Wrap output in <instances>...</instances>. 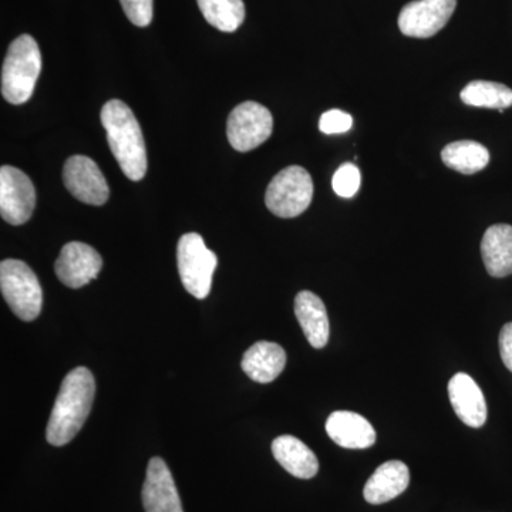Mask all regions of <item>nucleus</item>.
Segmentation results:
<instances>
[{
  "label": "nucleus",
  "mask_w": 512,
  "mask_h": 512,
  "mask_svg": "<svg viewBox=\"0 0 512 512\" xmlns=\"http://www.w3.org/2000/svg\"><path fill=\"white\" fill-rule=\"evenodd\" d=\"M178 272L185 291L197 299H205L211 292L212 276L218 258L207 248L200 234L190 232L180 238L177 248Z\"/></svg>",
  "instance_id": "nucleus-6"
},
{
  "label": "nucleus",
  "mask_w": 512,
  "mask_h": 512,
  "mask_svg": "<svg viewBox=\"0 0 512 512\" xmlns=\"http://www.w3.org/2000/svg\"><path fill=\"white\" fill-rule=\"evenodd\" d=\"M63 181L70 194L84 204L100 207L109 200V184L92 158L70 157L64 164Z\"/></svg>",
  "instance_id": "nucleus-10"
},
{
  "label": "nucleus",
  "mask_w": 512,
  "mask_h": 512,
  "mask_svg": "<svg viewBox=\"0 0 512 512\" xmlns=\"http://www.w3.org/2000/svg\"><path fill=\"white\" fill-rule=\"evenodd\" d=\"M101 266L103 259L96 249L83 242H69L60 251L55 271L63 285L79 289L99 276Z\"/></svg>",
  "instance_id": "nucleus-11"
},
{
  "label": "nucleus",
  "mask_w": 512,
  "mask_h": 512,
  "mask_svg": "<svg viewBox=\"0 0 512 512\" xmlns=\"http://www.w3.org/2000/svg\"><path fill=\"white\" fill-rule=\"evenodd\" d=\"M360 184H362V174H360V170L355 164H342L335 175H333L332 187L339 197H355L356 192L359 191Z\"/></svg>",
  "instance_id": "nucleus-23"
},
{
  "label": "nucleus",
  "mask_w": 512,
  "mask_h": 512,
  "mask_svg": "<svg viewBox=\"0 0 512 512\" xmlns=\"http://www.w3.org/2000/svg\"><path fill=\"white\" fill-rule=\"evenodd\" d=\"M448 396L458 419L473 429L487 421V403L478 384L466 373H457L448 382Z\"/></svg>",
  "instance_id": "nucleus-13"
},
{
  "label": "nucleus",
  "mask_w": 512,
  "mask_h": 512,
  "mask_svg": "<svg viewBox=\"0 0 512 512\" xmlns=\"http://www.w3.org/2000/svg\"><path fill=\"white\" fill-rule=\"evenodd\" d=\"M461 100L467 106L485 107L503 113L512 106V90L501 83L476 80L468 83L460 94Z\"/></svg>",
  "instance_id": "nucleus-21"
},
{
  "label": "nucleus",
  "mask_w": 512,
  "mask_h": 512,
  "mask_svg": "<svg viewBox=\"0 0 512 512\" xmlns=\"http://www.w3.org/2000/svg\"><path fill=\"white\" fill-rule=\"evenodd\" d=\"M353 126V119L350 114L342 110H329L322 114L319 120V130L323 134H343L348 133Z\"/></svg>",
  "instance_id": "nucleus-25"
},
{
  "label": "nucleus",
  "mask_w": 512,
  "mask_h": 512,
  "mask_svg": "<svg viewBox=\"0 0 512 512\" xmlns=\"http://www.w3.org/2000/svg\"><path fill=\"white\" fill-rule=\"evenodd\" d=\"M272 130L274 119L271 111L255 101L239 104L227 121L229 144L239 153H247L264 144L271 137Z\"/></svg>",
  "instance_id": "nucleus-7"
},
{
  "label": "nucleus",
  "mask_w": 512,
  "mask_h": 512,
  "mask_svg": "<svg viewBox=\"0 0 512 512\" xmlns=\"http://www.w3.org/2000/svg\"><path fill=\"white\" fill-rule=\"evenodd\" d=\"M481 255L485 269L494 278L512 275V227L493 225L485 231L481 241Z\"/></svg>",
  "instance_id": "nucleus-18"
},
{
  "label": "nucleus",
  "mask_w": 512,
  "mask_h": 512,
  "mask_svg": "<svg viewBox=\"0 0 512 512\" xmlns=\"http://www.w3.org/2000/svg\"><path fill=\"white\" fill-rule=\"evenodd\" d=\"M96 382L86 367H77L64 377L47 424L46 437L52 446H66L77 436L92 410Z\"/></svg>",
  "instance_id": "nucleus-1"
},
{
  "label": "nucleus",
  "mask_w": 512,
  "mask_h": 512,
  "mask_svg": "<svg viewBox=\"0 0 512 512\" xmlns=\"http://www.w3.org/2000/svg\"><path fill=\"white\" fill-rule=\"evenodd\" d=\"M272 454L293 477L309 480L318 474L319 461L315 453L293 436H281L272 443Z\"/></svg>",
  "instance_id": "nucleus-19"
},
{
  "label": "nucleus",
  "mask_w": 512,
  "mask_h": 512,
  "mask_svg": "<svg viewBox=\"0 0 512 512\" xmlns=\"http://www.w3.org/2000/svg\"><path fill=\"white\" fill-rule=\"evenodd\" d=\"M0 289L3 298L19 319L32 322L42 312V286L35 272L25 262L19 259L2 261Z\"/></svg>",
  "instance_id": "nucleus-4"
},
{
  "label": "nucleus",
  "mask_w": 512,
  "mask_h": 512,
  "mask_svg": "<svg viewBox=\"0 0 512 512\" xmlns=\"http://www.w3.org/2000/svg\"><path fill=\"white\" fill-rule=\"evenodd\" d=\"M313 198L311 174L299 165L286 167L266 188L265 204L279 218H295L308 210Z\"/></svg>",
  "instance_id": "nucleus-5"
},
{
  "label": "nucleus",
  "mask_w": 512,
  "mask_h": 512,
  "mask_svg": "<svg viewBox=\"0 0 512 512\" xmlns=\"http://www.w3.org/2000/svg\"><path fill=\"white\" fill-rule=\"evenodd\" d=\"M42 72V55L32 36L22 35L10 43L2 67V96L10 104H23L35 92Z\"/></svg>",
  "instance_id": "nucleus-3"
},
{
  "label": "nucleus",
  "mask_w": 512,
  "mask_h": 512,
  "mask_svg": "<svg viewBox=\"0 0 512 512\" xmlns=\"http://www.w3.org/2000/svg\"><path fill=\"white\" fill-rule=\"evenodd\" d=\"M457 0H414L399 15V28L404 36L427 39L437 35L456 10Z\"/></svg>",
  "instance_id": "nucleus-9"
},
{
  "label": "nucleus",
  "mask_w": 512,
  "mask_h": 512,
  "mask_svg": "<svg viewBox=\"0 0 512 512\" xmlns=\"http://www.w3.org/2000/svg\"><path fill=\"white\" fill-rule=\"evenodd\" d=\"M141 497L146 512H184L173 474L160 457L148 463Z\"/></svg>",
  "instance_id": "nucleus-12"
},
{
  "label": "nucleus",
  "mask_w": 512,
  "mask_h": 512,
  "mask_svg": "<svg viewBox=\"0 0 512 512\" xmlns=\"http://www.w3.org/2000/svg\"><path fill=\"white\" fill-rule=\"evenodd\" d=\"M443 163L457 173L471 175L484 170L490 163V153L477 141H456L448 144L441 153Z\"/></svg>",
  "instance_id": "nucleus-20"
},
{
  "label": "nucleus",
  "mask_w": 512,
  "mask_h": 512,
  "mask_svg": "<svg viewBox=\"0 0 512 512\" xmlns=\"http://www.w3.org/2000/svg\"><path fill=\"white\" fill-rule=\"evenodd\" d=\"M500 353L505 367L512 373V322L507 323L501 329Z\"/></svg>",
  "instance_id": "nucleus-26"
},
{
  "label": "nucleus",
  "mask_w": 512,
  "mask_h": 512,
  "mask_svg": "<svg viewBox=\"0 0 512 512\" xmlns=\"http://www.w3.org/2000/svg\"><path fill=\"white\" fill-rule=\"evenodd\" d=\"M295 315L311 346L325 348L329 340V319L322 299L313 292H299L295 298Z\"/></svg>",
  "instance_id": "nucleus-16"
},
{
  "label": "nucleus",
  "mask_w": 512,
  "mask_h": 512,
  "mask_svg": "<svg viewBox=\"0 0 512 512\" xmlns=\"http://www.w3.org/2000/svg\"><path fill=\"white\" fill-rule=\"evenodd\" d=\"M205 20L221 32L232 33L244 23V0H197Z\"/></svg>",
  "instance_id": "nucleus-22"
},
{
  "label": "nucleus",
  "mask_w": 512,
  "mask_h": 512,
  "mask_svg": "<svg viewBox=\"0 0 512 512\" xmlns=\"http://www.w3.org/2000/svg\"><path fill=\"white\" fill-rule=\"evenodd\" d=\"M286 353L282 346L272 342H256L245 352L242 370L256 383H271L284 372Z\"/></svg>",
  "instance_id": "nucleus-17"
},
{
  "label": "nucleus",
  "mask_w": 512,
  "mask_h": 512,
  "mask_svg": "<svg viewBox=\"0 0 512 512\" xmlns=\"http://www.w3.org/2000/svg\"><path fill=\"white\" fill-rule=\"evenodd\" d=\"M410 483L409 467L402 461L392 460L377 467L367 480L363 497L369 504L389 503L407 490Z\"/></svg>",
  "instance_id": "nucleus-15"
},
{
  "label": "nucleus",
  "mask_w": 512,
  "mask_h": 512,
  "mask_svg": "<svg viewBox=\"0 0 512 512\" xmlns=\"http://www.w3.org/2000/svg\"><path fill=\"white\" fill-rule=\"evenodd\" d=\"M100 120L124 175L131 181L143 180L147 173L146 143L133 111L121 100H110L101 109Z\"/></svg>",
  "instance_id": "nucleus-2"
},
{
  "label": "nucleus",
  "mask_w": 512,
  "mask_h": 512,
  "mask_svg": "<svg viewBox=\"0 0 512 512\" xmlns=\"http://www.w3.org/2000/svg\"><path fill=\"white\" fill-rule=\"evenodd\" d=\"M127 19L138 28H146L153 20L154 0H120Z\"/></svg>",
  "instance_id": "nucleus-24"
},
{
  "label": "nucleus",
  "mask_w": 512,
  "mask_h": 512,
  "mask_svg": "<svg viewBox=\"0 0 512 512\" xmlns=\"http://www.w3.org/2000/svg\"><path fill=\"white\" fill-rule=\"evenodd\" d=\"M326 433L338 446L350 450H362L376 443V431L372 424L353 412H335L326 421Z\"/></svg>",
  "instance_id": "nucleus-14"
},
{
  "label": "nucleus",
  "mask_w": 512,
  "mask_h": 512,
  "mask_svg": "<svg viewBox=\"0 0 512 512\" xmlns=\"http://www.w3.org/2000/svg\"><path fill=\"white\" fill-rule=\"evenodd\" d=\"M36 207V190L32 180L19 168H0V214L10 225H23Z\"/></svg>",
  "instance_id": "nucleus-8"
}]
</instances>
